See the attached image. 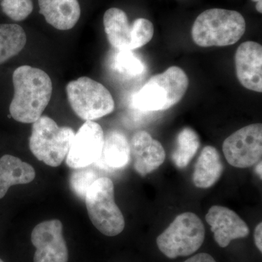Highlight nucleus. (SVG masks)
<instances>
[{"instance_id": "a878e982", "label": "nucleus", "mask_w": 262, "mask_h": 262, "mask_svg": "<svg viewBox=\"0 0 262 262\" xmlns=\"http://www.w3.org/2000/svg\"><path fill=\"white\" fill-rule=\"evenodd\" d=\"M262 223L258 224L256 226L254 231L255 244L257 247L258 251L262 252Z\"/></svg>"}, {"instance_id": "6ab92c4d", "label": "nucleus", "mask_w": 262, "mask_h": 262, "mask_svg": "<svg viewBox=\"0 0 262 262\" xmlns=\"http://www.w3.org/2000/svg\"><path fill=\"white\" fill-rule=\"evenodd\" d=\"M27 35L18 24H0V65L20 53L25 47Z\"/></svg>"}, {"instance_id": "39448f33", "label": "nucleus", "mask_w": 262, "mask_h": 262, "mask_svg": "<svg viewBox=\"0 0 262 262\" xmlns=\"http://www.w3.org/2000/svg\"><path fill=\"white\" fill-rule=\"evenodd\" d=\"M75 133L70 127H59L47 116L33 123L29 149L36 158L51 167H58L67 158Z\"/></svg>"}, {"instance_id": "dca6fc26", "label": "nucleus", "mask_w": 262, "mask_h": 262, "mask_svg": "<svg viewBox=\"0 0 262 262\" xmlns=\"http://www.w3.org/2000/svg\"><path fill=\"white\" fill-rule=\"evenodd\" d=\"M103 26L110 45L119 51H132V27L126 13L119 8H110L103 15Z\"/></svg>"}, {"instance_id": "1a4fd4ad", "label": "nucleus", "mask_w": 262, "mask_h": 262, "mask_svg": "<svg viewBox=\"0 0 262 262\" xmlns=\"http://www.w3.org/2000/svg\"><path fill=\"white\" fill-rule=\"evenodd\" d=\"M104 142L102 127L97 122L86 121L75 134L66 158L72 169L85 168L101 158Z\"/></svg>"}, {"instance_id": "f3484780", "label": "nucleus", "mask_w": 262, "mask_h": 262, "mask_svg": "<svg viewBox=\"0 0 262 262\" xmlns=\"http://www.w3.org/2000/svg\"><path fill=\"white\" fill-rule=\"evenodd\" d=\"M223 171L224 165L219 151L213 146H205L194 166L193 183L200 189H208L218 182Z\"/></svg>"}, {"instance_id": "f8f14e48", "label": "nucleus", "mask_w": 262, "mask_h": 262, "mask_svg": "<svg viewBox=\"0 0 262 262\" xmlns=\"http://www.w3.org/2000/svg\"><path fill=\"white\" fill-rule=\"evenodd\" d=\"M237 77L244 87L262 92V47L253 41L242 43L235 53Z\"/></svg>"}, {"instance_id": "c85d7f7f", "label": "nucleus", "mask_w": 262, "mask_h": 262, "mask_svg": "<svg viewBox=\"0 0 262 262\" xmlns=\"http://www.w3.org/2000/svg\"><path fill=\"white\" fill-rule=\"evenodd\" d=\"M0 262H4L3 261V260L1 259V258H0Z\"/></svg>"}, {"instance_id": "20e7f679", "label": "nucleus", "mask_w": 262, "mask_h": 262, "mask_svg": "<svg viewBox=\"0 0 262 262\" xmlns=\"http://www.w3.org/2000/svg\"><path fill=\"white\" fill-rule=\"evenodd\" d=\"M90 220L101 233L114 237L125 228L123 215L115 201V187L107 177H99L84 195Z\"/></svg>"}, {"instance_id": "b1692460", "label": "nucleus", "mask_w": 262, "mask_h": 262, "mask_svg": "<svg viewBox=\"0 0 262 262\" xmlns=\"http://www.w3.org/2000/svg\"><path fill=\"white\" fill-rule=\"evenodd\" d=\"M3 11L12 20L20 21L32 13V0H2Z\"/></svg>"}, {"instance_id": "9b49d317", "label": "nucleus", "mask_w": 262, "mask_h": 262, "mask_svg": "<svg viewBox=\"0 0 262 262\" xmlns=\"http://www.w3.org/2000/svg\"><path fill=\"white\" fill-rule=\"evenodd\" d=\"M206 220L220 247H227L234 239L244 238L249 234L247 224L235 212L226 207L212 206Z\"/></svg>"}, {"instance_id": "5701e85b", "label": "nucleus", "mask_w": 262, "mask_h": 262, "mask_svg": "<svg viewBox=\"0 0 262 262\" xmlns=\"http://www.w3.org/2000/svg\"><path fill=\"white\" fill-rule=\"evenodd\" d=\"M132 50L143 47L154 35V26L146 18H138L132 25Z\"/></svg>"}, {"instance_id": "7ed1b4c3", "label": "nucleus", "mask_w": 262, "mask_h": 262, "mask_svg": "<svg viewBox=\"0 0 262 262\" xmlns=\"http://www.w3.org/2000/svg\"><path fill=\"white\" fill-rule=\"evenodd\" d=\"M189 79L178 67H171L163 73L153 76L134 96L132 104L139 111H164L171 108L184 97Z\"/></svg>"}, {"instance_id": "2eb2a0df", "label": "nucleus", "mask_w": 262, "mask_h": 262, "mask_svg": "<svg viewBox=\"0 0 262 262\" xmlns=\"http://www.w3.org/2000/svg\"><path fill=\"white\" fill-rule=\"evenodd\" d=\"M130 159V143L126 136L119 130L108 131L104 135L101 158L96 163L106 170H118L126 166Z\"/></svg>"}, {"instance_id": "6e6552de", "label": "nucleus", "mask_w": 262, "mask_h": 262, "mask_svg": "<svg viewBox=\"0 0 262 262\" xmlns=\"http://www.w3.org/2000/svg\"><path fill=\"white\" fill-rule=\"evenodd\" d=\"M224 155L235 168H247L261 160L262 125L251 124L236 131L223 143Z\"/></svg>"}, {"instance_id": "bb28decb", "label": "nucleus", "mask_w": 262, "mask_h": 262, "mask_svg": "<svg viewBox=\"0 0 262 262\" xmlns=\"http://www.w3.org/2000/svg\"><path fill=\"white\" fill-rule=\"evenodd\" d=\"M253 2H256V8L258 13H262V0H252Z\"/></svg>"}, {"instance_id": "423d86ee", "label": "nucleus", "mask_w": 262, "mask_h": 262, "mask_svg": "<svg viewBox=\"0 0 262 262\" xmlns=\"http://www.w3.org/2000/svg\"><path fill=\"white\" fill-rule=\"evenodd\" d=\"M206 229L201 219L186 212L176 217L168 228L157 238L160 251L169 258L191 256L201 247Z\"/></svg>"}, {"instance_id": "4468645a", "label": "nucleus", "mask_w": 262, "mask_h": 262, "mask_svg": "<svg viewBox=\"0 0 262 262\" xmlns=\"http://www.w3.org/2000/svg\"><path fill=\"white\" fill-rule=\"evenodd\" d=\"M39 6L47 23L58 30H70L80 18L77 0H39Z\"/></svg>"}, {"instance_id": "393cba45", "label": "nucleus", "mask_w": 262, "mask_h": 262, "mask_svg": "<svg viewBox=\"0 0 262 262\" xmlns=\"http://www.w3.org/2000/svg\"><path fill=\"white\" fill-rule=\"evenodd\" d=\"M184 262H216L214 258L207 253H200Z\"/></svg>"}, {"instance_id": "4be33fe9", "label": "nucleus", "mask_w": 262, "mask_h": 262, "mask_svg": "<svg viewBox=\"0 0 262 262\" xmlns=\"http://www.w3.org/2000/svg\"><path fill=\"white\" fill-rule=\"evenodd\" d=\"M99 178L94 169L85 168L75 169L71 177V188L80 198H84L90 186Z\"/></svg>"}, {"instance_id": "f257e3e1", "label": "nucleus", "mask_w": 262, "mask_h": 262, "mask_svg": "<svg viewBox=\"0 0 262 262\" xmlns=\"http://www.w3.org/2000/svg\"><path fill=\"white\" fill-rule=\"evenodd\" d=\"M14 96L10 113L17 122L34 123L42 115L53 93L50 76L40 69L24 65L13 74Z\"/></svg>"}, {"instance_id": "f03ea898", "label": "nucleus", "mask_w": 262, "mask_h": 262, "mask_svg": "<svg viewBox=\"0 0 262 262\" xmlns=\"http://www.w3.org/2000/svg\"><path fill=\"white\" fill-rule=\"evenodd\" d=\"M246 29V20L238 12L213 8L198 15L193 24L192 36L201 47H224L238 42Z\"/></svg>"}, {"instance_id": "ddd939ff", "label": "nucleus", "mask_w": 262, "mask_h": 262, "mask_svg": "<svg viewBox=\"0 0 262 262\" xmlns=\"http://www.w3.org/2000/svg\"><path fill=\"white\" fill-rule=\"evenodd\" d=\"M130 157L134 169L141 177L157 170L163 165L165 151L161 143L153 139L149 133L138 131L130 142Z\"/></svg>"}, {"instance_id": "aec40b11", "label": "nucleus", "mask_w": 262, "mask_h": 262, "mask_svg": "<svg viewBox=\"0 0 262 262\" xmlns=\"http://www.w3.org/2000/svg\"><path fill=\"white\" fill-rule=\"evenodd\" d=\"M201 146V139L191 127H184L179 133L177 146L172 154V160L177 168H186Z\"/></svg>"}, {"instance_id": "a211bd4d", "label": "nucleus", "mask_w": 262, "mask_h": 262, "mask_svg": "<svg viewBox=\"0 0 262 262\" xmlns=\"http://www.w3.org/2000/svg\"><path fill=\"white\" fill-rule=\"evenodd\" d=\"M34 168L13 155H5L0 158V199L4 198L13 185L27 184L35 178Z\"/></svg>"}, {"instance_id": "0eeeda50", "label": "nucleus", "mask_w": 262, "mask_h": 262, "mask_svg": "<svg viewBox=\"0 0 262 262\" xmlns=\"http://www.w3.org/2000/svg\"><path fill=\"white\" fill-rule=\"evenodd\" d=\"M66 90L71 107L85 121H94L115 110V101L108 89L90 77L71 81Z\"/></svg>"}, {"instance_id": "cd10ccee", "label": "nucleus", "mask_w": 262, "mask_h": 262, "mask_svg": "<svg viewBox=\"0 0 262 262\" xmlns=\"http://www.w3.org/2000/svg\"><path fill=\"white\" fill-rule=\"evenodd\" d=\"M256 172L258 177L261 179V160L258 162L257 165L256 167Z\"/></svg>"}, {"instance_id": "9d476101", "label": "nucleus", "mask_w": 262, "mask_h": 262, "mask_svg": "<svg viewBox=\"0 0 262 262\" xmlns=\"http://www.w3.org/2000/svg\"><path fill=\"white\" fill-rule=\"evenodd\" d=\"M31 241L36 248L34 262H68L69 251L58 220L46 221L34 227Z\"/></svg>"}, {"instance_id": "412c9836", "label": "nucleus", "mask_w": 262, "mask_h": 262, "mask_svg": "<svg viewBox=\"0 0 262 262\" xmlns=\"http://www.w3.org/2000/svg\"><path fill=\"white\" fill-rule=\"evenodd\" d=\"M114 67L119 73L130 77L141 75L145 70L143 62L130 51H118L114 59Z\"/></svg>"}]
</instances>
